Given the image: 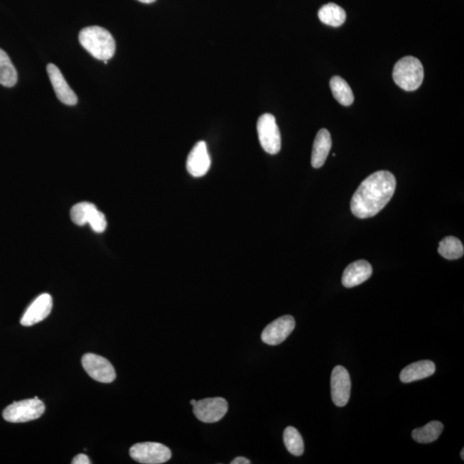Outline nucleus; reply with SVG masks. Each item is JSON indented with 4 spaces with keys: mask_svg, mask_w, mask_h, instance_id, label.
I'll return each instance as SVG.
<instances>
[{
    "mask_svg": "<svg viewBox=\"0 0 464 464\" xmlns=\"http://www.w3.org/2000/svg\"><path fill=\"white\" fill-rule=\"evenodd\" d=\"M85 371L94 380L102 384H110L116 379V371L109 361L104 357L86 354L82 358Z\"/></svg>",
    "mask_w": 464,
    "mask_h": 464,
    "instance_id": "nucleus-7",
    "label": "nucleus"
},
{
    "mask_svg": "<svg viewBox=\"0 0 464 464\" xmlns=\"http://www.w3.org/2000/svg\"><path fill=\"white\" fill-rule=\"evenodd\" d=\"M259 141L266 153L277 154L281 148V136L276 119L271 114H264L258 119Z\"/></svg>",
    "mask_w": 464,
    "mask_h": 464,
    "instance_id": "nucleus-5",
    "label": "nucleus"
},
{
    "mask_svg": "<svg viewBox=\"0 0 464 464\" xmlns=\"http://www.w3.org/2000/svg\"><path fill=\"white\" fill-rule=\"evenodd\" d=\"M333 95L339 104L350 106L355 101L354 93L347 81L339 76L333 77L330 82Z\"/></svg>",
    "mask_w": 464,
    "mask_h": 464,
    "instance_id": "nucleus-18",
    "label": "nucleus"
},
{
    "mask_svg": "<svg viewBox=\"0 0 464 464\" xmlns=\"http://www.w3.org/2000/svg\"><path fill=\"white\" fill-rule=\"evenodd\" d=\"M461 458L462 459H464V449H463L461 451Z\"/></svg>",
    "mask_w": 464,
    "mask_h": 464,
    "instance_id": "nucleus-29",
    "label": "nucleus"
},
{
    "mask_svg": "<svg viewBox=\"0 0 464 464\" xmlns=\"http://www.w3.org/2000/svg\"><path fill=\"white\" fill-rule=\"evenodd\" d=\"M16 82H18V72L10 57L0 48V85L6 87H14Z\"/></svg>",
    "mask_w": 464,
    "mask_h": 464,
    "instance_id": "nucleus-20",
    "label": "nucleus"
},
{
    "mask_svg": "<svg viewBox=\"0 0 464 464\" xmlns=\"http://www.w3.org/2000/svg\"><path fill=\"white\" fill-rule=\"evenodd\" d=\"M438 252L447 260H457L463 256V244L457 237H447L439 243Z\"/></svg>",
    "mask_w": 464,
    "mask_h": 464,
    "instance_id": "nucleus-21",
    "label": "nucleus"
},
{
    "mask_svg": "<svg viewBox=\"0 0 464 464\" xmlns=\"http://www.w3.org/2000/svg\"><path fill=\"white\" fill-rule=\"evenodd\" d=\"M72 464H90V461L87 455L85 454L77 455L72 461Z\"/></svg>",
    "mask_w": 464,
    "mask_h": 464,
    "instance_id": "nucleus-25",
    "label": "nucleus"
},
{
    "mask_svg": "<svg viewBox=\"0 0 464 464\" xmlns=\"http://www.w3.org/2000/svg\"><path fill=\"white\" fill-rule=\"evenodd\" d=\"M131 458L144 464H161L169 461L171 451L162 443L155 442L139 443L131 447Z\"/></svg>",
    "mask_w": 464,
    "mask_h": 464,
    "instance_id": "nucleus-6",
    "label": "nucleus"
},
{
    "mask_svg": "<svg viewBox=\"0 0 464 464\" xmlns=\"http://www.w3.org/2000/svg\"><path fill=\"white\" fill-rule=\"evenodd\" d=\"M351 395V379L347 369L338 365L333 369L331 375V396L338 406L347 404Z\"/></svg>",
    "mask_w": 464,
    "mask_h": 464,
    "instance_id": "nucleus-9",
    "label": "nucleus"
},
{
    "mask_svg": "<svg viewBox=\"0 0 464 464\" xmlns=\"http://www.w3.org/2000/svg\"><path fill=\"white\" fill-rule=\"evenodd\" d=\"M321 22L332 27H339L346 21V11L335 3H328L318 11Z\"/></svg>",
    "mask_w": 464,
    "mask_h": 464,
    "instance_id": "nucleus-17",
    "label": "nucleus"
},
{
    "mask_svg": "<svg viewBox=\"0 0 464 464\" xmlns=\"http://www.w3.org/2000/svg\"><path fill=\"white\" fill-rule=\"evenodd\" d=\"M284 443L287 450L294 455H302L305 451V443H303L301 434L293 426H288L284 431Z\"/></svg>",
    "mask_w": 464,
    "mask_h": 464,
    "instance_id": "nucleus-22",
    "label": "nucleus"
},
{
    "mask_svg": "<svg viewBox=\"0 0 464 464\" xmlns=\"http://www.w3.org/2000/svg\"><path fill=\"white\" fill-rule=\"evenodd\" d=\"M436 367L433 361L421 360L410 364L402 369L400 379L402 383L409 384L412 382L426 379L434 374Z\"/></svg>",
    "mask_w": 464,
    "mask_h": 464,
    "instance_id": "nucleus-16",
    "label": "nucleus"
},
{
    "mask_svg": "<svg viewBox=\"0 0 464 464\" xmlns=\"http://www.w3.org/2000/svg\"><path fill=\"white\" fill-rule=\"evenodd\" d=\"M196 401H196V400H194V399L191 400V401H190V404H191V405H192V406H194V405L196 404Z\"/></svg>",
    "mask_w": 464,
    "mask_h": 464,
    "instance_id": "nucleus-28",
    "label": "nucleus"
},
{
    "mask_svg": "<svg viewBox=\"0 0 464 464\" xmlns=\"http://www.w3.org/2000/svg\"><path fill=\"white\" fill-rule=\"evenodd\" d=\"M393 80L406 92L420 88L424 80V68L421 61L413 56H406L397 61L393 69Z\"/></svg>",
    "mask_w": 464,
    "mask_h": 464,
    "instance_id": "nucleus-3",
    "label": "nucleus"
},
{
    "mask_svg": "<svg viewBox=\"0 0 464 464\" xmlns=\"http://www.w3.org/2000/svg\"><path fill=\"white\" fill-rule=\"evenodd\" d=\"M79 40L82 47L97 60H109L116 53V41L104 28H85L80 33Z\"/></svg>",
    "mask_w": 464,
    "mask_h": 464,
    "instance_id": "nucleus-2",
    "label": "nucleus"
},
{
    "mask_svg": "<svg viewBox=\"0 0 464 464\" xmlns=\"http://www.w3.org/2000/svg\"><path fill=\"white\" fill-rule=\"evenodd\" d=\"M53 298L50 295L43 293L37 297L28 306L21 318L23 326L30 327L43 321L51 313Z\"/></svg>",
    "mask_w": 464,
    "mask_h": 464,
    "instance_id": "nucleus-12",
    "label": "nucleus"
},
{
    "mask_svg": "<svg viewBox=\"0 0 464 464\" xmlns=\"http://www.w3.org/2000/svg\"><path fill=\"white\" fill-rule=\"evenodd\" d=\"M138 1L144 4H151L156 1V0H138Z\"/></svg>",
    "mask_w": 464,
    "mask_h": 464,
    "instance_id": "nucleus-27",
    "label": "nucleus"
},
{
    "mask_svg": "<svg viewBox=\"0 0 464 464\" xmlns=\"http://www.w3.org/2000/svg\"><path fill=\"white\" fill-rule=\"evenodd\" d=\"M45 412V405L38 397L15 401L3 411V418L8 422L23 423L36 420Z\"/></svg>",
    "mask_w": 464,
    "mask_h": 464,
    "instance_id": "nucleus-4",
    "label": "nucleus"
},
{
    "mask_svg": "<svg viewBox=\"0 0 464 464\" xmlns=\"http://www.w3.org/2000/svg\"><path fill=\"white\" fill-rule=\"evenodd\" d=\"M186 167L188 173L194 178H201L207 173L211 167V158L206 142L195 144L188 156Z\"/></svg>",
    "mask_w": 464,
    "mask_h": 464,
    "instance_id": "nucleus-11",
    "label": "nucleus"
},
{
    "mask_svg": "<svg viewBox=\"0 0 464 464\" xmlns=\"http://www.w3.org/2000/svg\"><path fill=\"white\" fill-rule=\"evenodd\" d=\"M294 328V318L289 315H283L264 328L261 334L262 342L270 346H276L285 342Z\"/></svg>",
    "mask_w": 464,
    "mask_h": 464,
    "instance_id": "nucleus-10",
    "label": "nucleus"
},
{
    "mask_svg": "<svg viewBox=\"0 0 464 464\" xmlns=\"http://www.w3.org/2000/svg\"><path fill=\"white\" fill-rule=\"evenodd\" d=\"M396 187V178L391 172L380 171L369 176L352 196V212L359 219L377 215L392 200Z\"/></svg>",
    "mask_w": 464,
    "mask_h": 464,
    "instance_id": "nucleus-1",
    "label": "nucleus"
},
{
    "mask_svg": "<svg viewBox=\"0 0 464 464\" xmlns=\"http://www.w3.org/2000/svg\"><path fill=\"white\" fill-rule=\"evenodd\" d=\"M372 274V266L368 261L360 260L352 262L344 271L342 285L347 288H352L367 281Z\"/></svg>",
    "mask_w": 464,
    "mask_h": 464,
    "instance_id": "nucleus-14",
    "label": "nucleus"
},
{
    "mask_svg": "<svg viewBox=\"0 0 464 464\" xmlns=\"http://www.w3.org/2000/svg\"><path fill=\"white\" fill-rule=\"evenodd\" d=\"M47 72L58 99L65 105H76L77 97L73 90L70 88L60 70L55 65L48 64Z\"/></svg>",
    "mask_w": 464,
    "mask_h": 464,
    "instance_id": "nucleus-13",
    "label": "nucleus"
},
{
    "mask_svg": "<svg viewBox=\"0 0 464 464\" xmlns=\"http://www.w3.org/2000/svg\"><path fill=\"white\" fill-rule=\"evenodd\" d=\"M332 146V139L330 132L325 129L319 131L315 138L313 149L311 154L312 166L318 169L323 166Z\"/></svg>",
    "mask_w": 464,
    "mask_h": 464,
    "instance_id": "nucleus-15",
    "label": "nucleus"
},
{
    "mask_svg": "<svg viewBox=\"0 0 464 464\" xmlns=\"http://www.w3.org/2000/svg\"><path fill=\"white\" fill-rule=\"evenodd\" d=\"M232 464H249L250 461L247 458L243 457H238L232 460Z\"/></svg>",
    "mask_w": 464,
    "mask_h": 464,
    "instance_id": "nucleus-26",
    "label": "nucleus"
},
{
    "mask_svg": "<svg viewBox=\"0 0 464 464\" xmlns=\"http://www.w3.org/2000/svg\"><path fill=\"white\" fill-rule=\"evenodd\" d=\"M90 227L97 233L104 232L107 228V220L105 215L100 211L94 212L88 222Z\"/></svg>",
    "mask_w": 464,
    "mask_h": 464,
    "instance_id": "nucleus-24",
    "label": "nucleus"
},
{
    "mask_svg": "<svg viewBox=\"0 0 464 464\" xmlns=\"http://www.w3.org/2000/svg\"><path fill=\"white\" fill-rule=\"evenodd\" d=\"M443 430V425L441 421H431L423 428L414 429L412 437L418 443H430L437 441Z\"/></svg>",
    "mask_w": 464,
    "mask_h": 464,
    "instance_id": "nucleus-19",
    "label": "nucleus"
},
{
    "mask_svg": "<svg viewBox=\"0 0 464 464\" xmlns=\"http://www.w3.org/2000/svg\"><path fill=\"white\" fill-rule=\"evenodd\" d=\"M228 411V402L222 397L206 398L196 401L194 414L198 420L205 423L220 421Z\"/></svg>",
    "mask_w": 464,
    "mask_h": 464,
    "instance_id": "nucleus-8",
    "label": "nucleus"
},
{
    "mask_svg": "<svg viewBox=\"0 0 464 464\" xmlns=\"http://www.w3.org/2000/svg\"><path fill=\"white\" fill-rule=\"evenodd\" d=\"M97 208L95 205L89 203H81L76 204L71 210V219L77 225H85L87 224L90 217Z\"/></svg>",
    "mask_w": 464,
    "mask_h": 464,
    "instance_id": "nucleus-23",
    "label": "nucleus"
}]
</instances>
